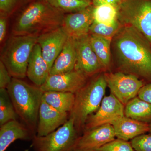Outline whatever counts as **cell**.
Masks as SVG:
<instances>
[{
    "instance_id": "d590c367",
    "label": "cell",
    "mask_w": 151,
    "mask_h": 151,
    "mask_svg": "<svg viewBox=\"0 0 151 151\" xmlns=\"http://www.w3.org/2000/svg\"><path fill=\"white\" fill-rule=\"evenodd\" d=\"M45 1H46V0H45Z\"/></svg>"
},
{
    "instance_id": "d6986e66",
    "label": "cell",
    "mask_w": 151,
    "mask_h": 151,
    "mask_svg": "<svg viewBox=\"0 0 151 151\" xmlns=\"http://www.w3.org/2000/svg\"><path fill=\"white\" fill-rule=\"evenodd\" d=\"M76 59V40L69 37L62 51L55 60L50 75L66 73L74 70Z\"/></svg>"
},
{
    "instance_id": "f1b7e54d",
    "label": "cell",
    "mask_w": 151,
    "mask_h": 151,
    "mask_svg": "<svg viewBox=\"0 0 151 151\" xmlns=\"http://www.w3.org/2000/svg\"><path fill=\"white\" fill-rule=\"evenodd\" d=\"M20 0H0L1 14L8 17L15 10Z\"/></svg>"
},
{
    "instance_id": "cb8c5ba5",
    "label": "cell",
    "mask_w": 151,
    "mask_h": 151,
    "mask_svg": "<svg viewBox=\"0 0 151 151\" xmlns=\"http://www.w3.org/2000/svg\"><path fill=\"white\" fill-rule=\"evenodd\" d=\"M18 117L7 89H0V125Z\"/></svg>"
},
{
    "instance_id": "5bb4252c",
    "label": "cell",
    "mask_w": 151,
    "mask_h": 151,
    "mask_svg": "<svg viewBox=\"0 0 151 151\" xmlns=\"http://www.w3.org/2000/svg\"><path fill=\"white\" fill-rule=\"evenodd\" d=\"M93 5L82 10L65 15L62 26L69 37L76 40L88 35L94 21Z\"/></svg>"
},
{
    "instance_id": "e0dca14e",
    "label": "cell",
    "mask_w": 151,
    "mask_h": 151,
    "mask_svg": "<svg viewBox=\"0 0 151 151\" xmlns=\"http://www.w3.org/2000/svg\"><path fill=\"white\" fill-rule=\"evenodd\" d=\"M50 69L44 58L37 43L33 49L28 64L27 76L36 86L40 87L50 75Z\"/></svg>"
},
{
    "instance_id": "4316f807",
    "label": "cell",
    "mask_w": 151,
    "mask_h": 151,
    "mask_svg": "<svg viewBox=\"0 0 151 151\" xmlns=\"http://www.w3.org/2000/svg\"><path fill=\"white\" fill-rule=\"evenodd\" d=\"M96 151H135L128 141L115 139L105 144Z\"/></svg>"
},
{
    "instance_id": "d4e9b609",
    "label": "cell",
    "mask_w": 151,
    "mask_h": 151,
    "mask_svg": "<svg viewBox=\"0 0 151 151\" xmlns=\"http://www.w3.org/2000/svg\"><path fill=\"white\" fill-rule=\"evenodd\" d=\"M51 6L65 13L75 12L92 5V3L81 0H46Z\"/></svg>"
},
{
    "instance_id": "83f0119b",
    "label": "cell",
    "mask_w": 151,
    "mask_h": 151,
    "mask_svg": "<svg viewBox=\"0 0 151 151\" xmlns=\"http://www.w3.org/2000/svg\"><path fill=\"white\" fill-rule=\"evenodd\" d=\"M130 142L135 151H151V134L138 136Z\"/></svg>"
},
{
    "instance_id": "484cf974",
    "label": "cell",
    "mask_w": 151,
    "mask_h": 151,
    "mask_svg": "<svg viewBox=\"0 0 151 151\" xmlns=\"http://www.w3.org/2000/svg\"><path fill=\"white\" fill-rule=\"evenodd\" d=\"M123 25L119 21L112 25H105L93 22L89 29V34L113 39Z\"/></svg>"
},
{
    "instance_id": "277c9868",
    "label": "cell",
    "mask_w": 151,
    "mask_h": 151,
    "mask_svg": "<svg viewBox=\"0 0 151 151\" xmlns=\"http://www.w3.org/2000/svg\"><path fill=\"white\" fill-rule=\"evenodd\" d=\"M107 87L105 73H100L75 94V102L69 118L73 119L79 134L84 132L88 117L99 109Z\"/></svg>"
},
{
    "instance_id": "2e32d148",
    "label": "cell",
    "mask_w": 151,
    "mask_h": 151,
    "mask_svg": "<svg viewBox=\"0 0 151 151\" xmlns=\"http://www.w3.org/2000/svg\"><path fill=\"white\" fill-rule=\"evenodd\" d=\"M36 135L23 123L17 120L7 122L0 128V151H5L17 140H30Z\"/></svg>"
},
{
    "instance_id": "1f68e13d",
    "label": "cell",
    "mask_w": 151,
    "mask_h": 151,
    "mask_svg": "<svg viewBox=\"0 0 151 151\" xmlns=\"http://www.w3.org/2000/svg\"><path fill=\"white\" fill-rule=\"evenodd\" d=\"M7 17L1 14L0 17V42L2 43L6 37L7 27Z\"/></svg>"
},
{
    "instance_id": "7402d4cb",
    "label": "cell",
    "mask_w": 151,
    "mask_h": 151,
    "mask_svg": "<svg viewBox=\"0 0 151 151\" xmlns=\"http://www.w3.org/2000/svg\"><path fill=\"white\" fill-rule=\"evenodd\" d=\"M75 94L70 92H44L42 100L57 110L70 113L75 102Z\"/></svg>"
},
{
    "instance_id": "ac0fdd59",
    "label": "cell",
    "mask_w": 151,
    "mask_h": 151,
    "mask_svg": "<svg viewBox=\"0 0 151 151\" xmlns=\"http://www.w3.org/2000/svg\"><path fill=\"white\" fill-rule=\"evenodd\" d=\"M117 139L128 141L149 132V124L124 116L111 124Z\"/></svg>"
},
{
    "instance_id": "5b68a950",
    "label": "cell",
    "mask_w": 151,
    "mask_h": 151,
    "mask_svg": "<svg viewBox=\"0 0 151 151\" xmlns=\"http://www.w3.org/2000/svg\"><path fill=\"white\" fill-rule=\"evenodd\" d=\"M38 36L37 35H12L5 42L0 60L12 78L22 79L27 76L30 56Z\"/></svg>"
},
{
    "instance_id": "6da1fadb",
    "label": "cell",
    "mask_w": 151,
    "mask_h": 151,
    "mask_svg": "<svg viewBox=\"0 0 151 151\" xmlns=\"http://www.w3.org/2000/svg\"><path fill=\"white\" fill-rule=\"evenodd\" d=\"M111 52L119 71L151 82V43L140 32L123 26L112 39Z\"/></svg>"
},
{
    "instance_id": "e575fe53",
    "label": "cell",
    "mask_w": 151,
    "mask_h": 151,
    "mask_svg": "<svg viewBox=\"0 0 151 151\" xmlns=\"http://www.w3.org/2000/svg\"><path fill=\"white\" fill-rule=\"evenodd\" d=\"M149 127H150V130H149V133L151 134V123L149 124Z\"/></svg>"
},
{
    "instance_id": "7c38bea8",
    "label": "cell",
    "mask_w": 151,
    "mask_h": 151,
    "mask_svg": "<svg viewBox=\"0 0 151 151\" xmlns=\"http://www.w3.org/2000/svg\"><path fill=\"white\" fill-rule=\"evenodd\" d=\"M68 37L69 35L63 26L39 35L37 43L50 70Z\"/></svg>"
},
{
    "instance_id": "9c48e42d",
    "label": "cell",
    "mask_w": 151,
    "mask_h": 151,
    "mask_svg": "<svg viewBox=\"0 0 151 151\" xmlns=\"http://www.w3.org/2000/svg\"><path fill=\"white\" fill-rule=\"evenodd\" d=\"M124 108L125 105L113 94L105 96L99 109L86 120L84 132L102 125L111 124L116 119L125 116Z\"/></svg>"
},
{
    "instance_id": "7a4b0ae2",
    "label": "cell",
    "mask_w": 151,
    "mask_h": 151,
    "mask_svg": "<svg viewBox=\"0 0 151 151\" xmlns=\"http://www.w3.org/2000/svg\"><path fill=\"white\" fill-rule=\"evenodd\" d=\"M65 14L45 0L30 4L13 24L12 35H37L62 26Z\"/></svg>"
},
{
    "instance_id": "836d02e7",
    "label": "cell",
    "mask_w": 151,
    "mask_h": 151,
    "mask_svg": "<svg viewBox=\"0 0 151 151\" xmlns=\"http://www.w3.org/2000/svg\"><path fill=\"white\" fill-rule=\"evenodd\" d=\"M81 1H85L88 2L92 3V0H81Z\"/></svg>"
},
{
    "instance_id": "ffe728a7",
    "label": "cell",
    "mask_w": 151,
    "mask_h": 151,
    "mask_svg": "<svg viewBox=\"0 0 151 151\" xmlns=\"http://www.w3.org/2000/svg\"><path fill=\"white\" fill-rule=\"evenodd\" d=\"M124 115L128 118L150 124L151 123V104L137 96L125 105Z\"/></svg>"
},
{
    "instance_id": "3957f363",
    "label": "cell",
    "mask_w": 151,
    "mask_h": 151,
    "mask_svg": "<svg viewBox=\"0 0 151 151\" xmlns=\"http://www.w3.org/2000/svg\"><path fill=\"white\" fill-rule=\"evenodd\" d=\"M6 89L18 117L35 134L44 92L40 87L15 78Z\"/></svg>"
},
{
    "instance_id": "8992f818",
    "label": "cell",
    "mask_w": 151,
    "mask_h": 151,
    "mask_svg": "<svg viewBox=\"0 0 151 151\" xmlns=\"http://www.w3.org/2000/svg\"><path fill=\"white\" fill-rule=\"evenodd\" d=\"M117 8L119 22L134 28L151 43V0H122Z\"/></svg>"
},
{
    "instance_id": "d6a6232c",
    "label": "cell",
    "mask_w": 151,
    "mask_h": 151,
    "mask_svg": "<svg viewBox=\"0 0 151 151\" xmlns=\"http://www.w3.org/2000/svg\"><path fill=\"white\" fill-rule=\"evenodd\" d=\"M92 5L94 6L105 4H113L118 6L122 0H92Z\"/></svg>"
},
{
    "instance_id": "52a82bcc",
    "label": "cell",
    "mask_w": 151,
    "mask_h": 151,
    "mask_svg": "<svg viewBox=\"0 0 151 151\" xmlns=\"http://www.w3.org/2000/svg\"><path fill=\"white\" fill-rule=\"evenodd\" d=\"M78 134L74 121L69 118L62 126L49 134L43 137L36 135L32 139L35 151H75Z\"/></svg>"
},
{
    "instance_id": "f546056e",
    "label": "cell",
    "mask_w": 151,
    "mask_h": 151,
    "mask_svg": "<svg viewBox=\"0 0 151 151\" xmlns=\"http://www.w3.org/2000/svg\"><path fill=\"white\" fill-rule=\"evenodd\" d=\"M12 78L5 65L0 60V89H6Z\"/></svg>"
},
{
    "instance_id": "4dcf8cb0",
    "label": "cell",
    "mask_w": 151,
    "mask_h": 151,
    "mask_svg": "<svg viewBox=\"0 0 151 151\" xmlns=\"http://www.w3.org/2000/svg\"><path fill=\"white\" fill-rule=\"evenodd\" d=\"M137 96L140 99L151 104V82L145 84L141 88Z\"/></svg>"
},
{
    "instance_id": "4fadbf2b",
    "label": "cell",
    "mask_w": 151,
    "mask_h": 151,
    "mask_svg": "<svg viewBox=\"0 0 151 151\" xmlns=\"http://www.w3.org/2000/svg\"><path fill=\"white\" fill-rule=\"evenodd\" d=\"M116 137L113 126L110 124L85 130L78 138L75 151H96Z\"/></svg>"
},
{
    "instance_id": "ba28073f",
    "label": "cell",
    "mask_w": 151,
    "mask_h": 151,
    "mask_svg": "<svg viewBox=\"0 0 151 151\" xmlns=\"http://www.w3.org/2000/svg\"><path fill=\"white\" fill-rule=\"evenodd\" d=\"M105 74L111 93L125 106L138 96L141 88L145 84L135 76L121 71Z\"/></svg>"
},
{
    "instance_id": "30bf717a",
    "label": "cell",
    "mask_w": 151,
    "mask_h": 151,
    "mask_svg": "<svg viewBox=\"0 0 151 151\" xmlns=\"http://www.w3.org/2000/svg\"><path fill=\"white\" fill-rule=\"evenodd\" d=\"M88 78L74 69L66 73L50 75L40 88L43 92L57 91L75 94L87 83Z\"/></svg>"
},
{
    "instance_id": "8fae6325",
    "label": "cell",
    "mask_w": 151,
    "mask_h": 151,
    "mask_svg": "<svg viewBox=\"0 0 151 151\" xmlns=\"http://www.w3.org/2000/svg\"><path fill=\"white\" fill-rule=\"evenodd\" d=\"M76 42L77 59L74 69L89 78L104 70L91 46L89 34L76 40Z\"/></svg>"
},
{
    "instance_id": "9a60e30c",
    "label": "cell",
    "mask_w": 151,
    "mask_h": 151,
    "mask_svg": "<svg viewBox=\"0 0 151 151\" xmlns=\"http://www.w3.org/2000/svg\"><path fill=\"white\" fill-rule=\"evenodd\" d=\"M69 118V113L58 111L42 100L39 112L37 136L49 134L65 124Z\"/></svg>"
},
{
    "instance_id": "603a6c76",
    "label": "cell",
    "mask_w": 151,
    "mask_h": 151,
    "mask_svg": "<svg viewBox=\"0 0 151 151\" xmlns=\"http://www.w3.org/2000/svg\"><path fill=\"white\" fill-rule=\"evenodd\" d=\"M94 22L105 25H112L118 20L117 6L105 4L94 6L93 10Z\"/></svg>"
},
{
    "instance_id": "44dd1931",
    "label": "cell",
    "mask_w": 151,
    "mask_h": 151,
    "mask_svg": "<svg viewBox=\"0 0 151 151\" xmlns=\"http://www.w3.org/2000/svg\"><path fill=\"white\" fill-rule=\"evenodd\" d=\"M92 49L100 60L104 70L110 68L111 64L112 38L89 34Z\"/></svg>"
}]
</instances>
